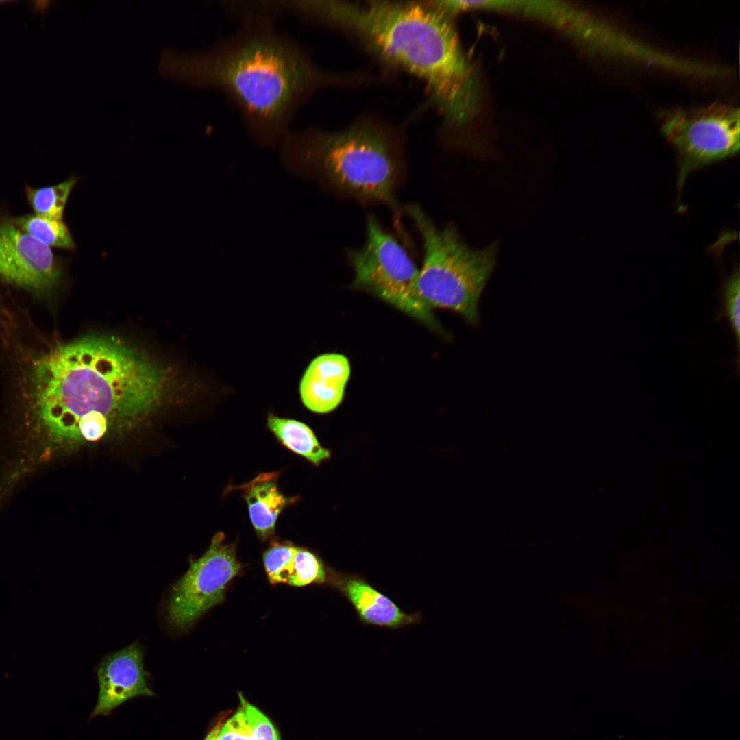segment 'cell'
I'll list each match as a JSON object with an SVG mask.
<instances>
[{
  "mask_svg": "<svg viewBox=\"0 0 740 740\" xmlns=\"http://www.w3.org/2000/svg\"><path fill=\"white\" fill-rule=\"evenodd\" d=\"M162 362L119 338L86 335L32 360L25 396L52 440L95 442L151 415L171 393Z\"/></svg>",
  "mask_w": 740,
  "mask_h": 740,
  "instance_id": "1",
  "label": "cell"
},
{
  "mask_svg": "<svg viewBox=\"0 0 740 740\" xmlns=\"http://www.w3.org/2000/svg\"><path fill=\"white\" fill-rule=\"evenodd\" d=\"M238 32L203 51L177 54L180 80L217 89L241 112L251 136L262 145L282 140L298 107L337 77L316 66L299 45L271 22L244 23Z\"/></svg>",
  "mask_w": 740,
  "mask_h": 740,
  "instance_id": "2",
  "label": "cell"
},
{
  "mask_svg": "<svg viewBox=\"0 0 740 740\" xmlns=\"http://www.w3.org/2000/svg\"><path fill=\"white\" fill-rule=\"evenodd\" d=\"M316 21L360 33L384 58L421 77L451 123L467 122L476 100L474 77L450 23L438 9L384 1L314 2Z\"/></svg>",
  "mask_w": 740,
  "mask_h": 740,
  "instance_id": "3",
  "label": "cell"
},
{
  "mask_svg": "<svg viewBox=\"0 0 740 740\" xmlns=\"http://www.w3.org/2000/svg\"><path fill=\"white\" fill-rule=\"evenodd\" d=\"M282 157L292 171L317 175L339 193L365 203L389 206L398 216L395 192L402 165L395 145L368 125L340 132L315 128L288 132Z\"/></svg>",
  "mask_w": 740,
  "mask_h": 740,
  "instance_id": "4",
  "label": "cell"
},
{
  "mask_svg": "<svg viewBox=\"0 0 740 740\" xmlns=\"http://www.w3.org/2000/svg\"><path fill=\"white\" fill-rule=\"evenodd\" d=\"M406 212L423 242V260L417 280L421 299L430 308L449 309L471 324L478 319V301L495 265L497 245H468L453 225L438 227L417 205Z\"/></svg>",
  "mask_w": 740,
  "mask_h": 740,
  "instance_id": "5",
  "label": "cell"
},
{
  "mask_svg": "<svg viewBox=\"0 0 740 740\" xmlns=\"http://www.w3.org/2000/svg\"><path fill=\"white\" fill-rule=\"evenodd\" d=\"M366 241L362 247L347 251L354 271L352 284L405 312L428 328L442 331L431 308L417 291L419 269L399 241L370 214Z\"/></svg>",
  "mask_w": 740,
  "mask_h": 740,
  "instance_id": "6",
  "label": "cell"
},
{
  "mask_svg": "<svg viewBox=\"0 0 740 740\" xmlns=\"http://www.w3.org/2000/svg\"><path fill=\"white\" fill-rule=\"evenodd\" d=\"M661 130L678 155V191L693 171L735 155L739 110L722 103L676 108L660 114Z\"/></svg>",
  "mask_w": 740,
  "mask_h": 740,
  "instance_id": "7",
  "label": "cell"
},
{
  "mask_svg": "<svg viewBox=\"0 0 740 740\" xmlns=\"http://www.w3.org/2000/svg\"><path fill=\"white\" fill-rule=\"evenodd\" d=\"M235 547L217 532L200 558L172 586L166 604L167 624L173 630H187L207 610L224 600L228 582L239 572Z\"/></svg>",
  "mask_w": 740,
  "mask_h": 740,
  "instance_id": "8",
  "label": "cell"
},
{
  "mask_svg": "<svg viewBox=\"0 0 740 740\" xmlns=\"http://www.w3.org/2000/svg\"><path fill=\"white\" fill-rule=\"evenodd\" d=\"M61 269L51 248L0 219V278L37 293L58 282Z\"/></svg>",
  "mask_w": 740,
  "mask_h": 740,
  "instance_id": "9",
  "label": "cell"
},
{
  "mask_svg": "<svg viewBox=\"0 0 740 740\" xmlns=\"http://www.w3.org/2000/svg\"><path fill=\"white\" fill-rule=\"evenodd\" d=\"M143 652L136 642L106 656L97 668L99 693L90 718L108 715L132 698L154 695L147 683Z\"/></svg>",
  "mask_w": 740,
  "mask_h": 740,
  "instance_id": "10",
  "label": "cell"
},
{
  "mask_svg": "<svg viewBox=\"0 0 740 740\" xmlns=\"http://www.w3.org/2000/svg\"><path fill=\"white\" fill-rule=\"evenodd\" d=\"M330 580L352 605L364 626L401 630L421 621V613L404 612L393 600L358 574L332 571Z\"/></svg>",
  "mask_w": 740,
  "mask_h": 740,
  "instance_id": "11",
  "label": "cell"
},
{
  "mask_svg": "<svg viewBox=\"0 0 740 740\" xmlns=\"http://www.w3.org/2000/svg\"><path fill=\"white\" fill-rule=\"evenodd\" d=\"M351 373L349 360L341 354L328 353L314 358L299 384L304 406L317 413L334 410L342 402Z\"/></svg>",
  "mask_w": 740,
  "mask_h": 740,
  "instance_id": "12",
  "label": "cell"
},
{
  "mask_svg": "<svg viewBox=\"0 0 740 740\" xmlns=\"http://www.w3.org/2000/svg\"><path fill=\"white\" fill-rule=\"evenodd\" d=\"M264 568L272 584L286 583L303 587L327 580V570L322 560L301 547L279 545L267 550L263 555Z\"/></svg>",
  "mask_w": 740,
  "mask_h": 740,
  "instance_id": "13",
  "label": "cell"
},
{
  "mask_svg": "<svg viewBox=\"0 0 740 740\" xmlns=\"http://www.w3.org/2000/svg\"><path fill=\"white\" fill-rule=\"evenodd\" d=\"M278 476L275 472L262 473L241 488L252 525L263 539L274 533L278 515L292 500L280 491Z\"/></svg>",
  "mask_w": 740,
  "mask_h": 740,
  "instance_id": "14",
  "label": "cell"
},
{
  "mask_svg": "<svg viewBox=\"0 0 740 740\" xmlns=\"http://www.w3.org/2000/svg\"><path fill=\"white\" fill-rule=\"evenodd\" d=\"M269 429L291 451L305 457L316 465L329 458L330 452L319 444L312 430L306 424L293 419L270 415Z\"/></svg>",
  "mask_w": 740,
  "mask_h": 740,
  "instance_id": "15",
  "label": "cell"
},
{
  "mask_svg": "<svg viewBox=\"0 0 740 740\" xmlns=\"http://www.w3.org/2000/svg\"><path fill=\"white\" fill-rule=\"evenodd\" d=\"M20 230L48 247L72 249L74 242L62 219L27 214L11 220Z\"/></svg>",
  "mask_w": 740,
  "mask_h": 740,
  "instance_id": "16",
  "label": "cell"
},
{
  "mask_svg": "<svg viewBox=\"0 0 740 740\" xmlns=\"http://www.w3.org/2000/svg\"><path fill=\"white\" fill-rule=\"evenodd\" d=\"M76 183L75 177L52 186L25 188L27 200L36 215L62 219L68 197Z\"/></svg>",
  "mask_w": 740,
  "mask_h": 740,
  "instance_id": "17",
  "label": "cell"
},
{
  "mask_svg": "<svg viewBox=\"0 0 740 740\" xmlns=\"http://www.w3.org/2000/svg\"><path fill=\"white\" fill-rule=\"evenodd\" d=\"M737 268L724 282L722 289V305L718 318L727 320L734 334L739 355L740 338V284Z\"/></svg>",
  "mask_w": 740,
  "mask_h": 740,
  "instance_id": "18",
  "label": "cell"
},
{
  "mask_svg": "<svg viewBox=\"0 0 740 740\" xmlns=\"http://www.w3.org/2000/svg\"><path fill=\"white\" fill-rule=\"evenodd\" d=\"M248 725L251 740H279L276 730L268 718L240 695Z\"/></svg>",
  "mask_w": 740,
  "mask_h": 740,
  "instance_id": "19",
  "label": "cell"
},
{
  "mask_svg": "<svg viewBox=\"0 0 740 740\" xmlns=\"http://www.w3.org/2000/svg\"><path fill=\"white\" fill-rule=\"evenodd\" d=\"M217 740H251L245 715L241 706L236 713L223 724Z\"/></svg>",
  "mask_w": 740,
  "mask_h": 740,
  "instance_id": "20",
  "label": "cell"
},
{
  "mask_svg": "<svg viewBox=\"0 0 740 740\" xmlns=\"http://www.w3.org/2000/svg\"><path fill=\"white\" fill-rule=\"evenodd\" d=\"M225 717H222L219 718L217 723L213 726L209 733L207 735L204 740H217V736L220 732V730L223 724V720Z\"/></svg>",
  "mask_w": 740,
  "mask_h": 740,
  "instance_id": "21",
  "label": "cell"
},
{
  "mask_svg": "<svg viewBox=\"0 0 740 740\" xmlns=\"http://www.w3.org/2000/svg\"><path fill=\"white\" fill-rule=\"evenodd\" d=\"M12 2H16V1H2V0H1L0 1V5L6 4V3H11Z\"/></svg>",
  "mask_w": 740,
  "mask_h": 740,
  "instance_id": "22",
  "label": "cell"
}]
</instances>
